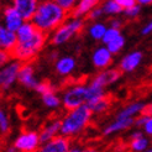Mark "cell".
I'll return each instance as SVG.
<instances>
[{
  "mask_svg": "<svg viewBox=\"0 0 152 152\" xmlns=\"http://www.w3.org/2000/svg\"><path fill=\"white\" fill-rule=\"evenodd\" d=\"M103 16H104V12H103L102 6L98 5L96 7H94V9L88 14V16L86 19L88 21H90V22H96V21H102V18Z\"/></svg>",
  "mask_w": 152,
  "mask_h": 152,
  "instance_id": "d6a6232c",
  "label": "cell"
},
{
  "mask_svg": "<svg viewBox=\"0 0 152 152\" xmlns=\"http://www.w3.org/2000/svg\"><path fill=\"white\" fill-rule=\"evenodd\" d=\"M37 152H39V151H37Z\"/></svg>",
  "mask_w": 152,
  "mask_h": 152,
  "instance_id": "c3c4849f",
  "label": "cell"
},
{
  "mask_svg": "<svg viewBox=\"0 0 152 152\" xmlns=\"http://www.w3.org/2000/svg\"><path fill=\"white\" fill-rule=\"evenodd\" d=\"M143 114H146V115H152V102L150 104H146V108H145Z\"/></svg>",
  "mask_w": 152,
  "mask_h": 152,
  "instance_id": "7bdbcfd3",
  "label": "cell"
},
{
  "mask_svg": "<svg viewBox=\"0 0 152 152\" xmlns=\"http://www.w3.org/2000/svg\"><path fill=\"white\" fill-rule=\"evenodd\" d=\"M111 104H113L111 98L109 95H105L104 98L89 104L88 106L90 108V110H92L94 115H102V114H105L109 111V109L111 108Z\"/></svg>",
  "mask_w": 152,
  "mask_h": 152,
  "instance_id": "cb8c5ba5",
  "label": "cell"
},
{
  "mask_svg": "<svg viewBox=\"0 0 152 152\" xmlns=\"http://www.w3.org/2000/svg\"><path fill=\"white\" fill-rule=\"evenodd\" d=\"M0 22L7 30H10L12 32H18V30L24 25L25 20L22 19L21 15L10 4V5L4 6V9L1 11V20H0Z\"/></svg>",
  "mask_w": 152,
  "mask_h": 152,
  "instance_id": "30bf717a",
  "label": "cell"
},
{
  "mask_svg": "<svg viewBox=\"0 0 152 152\" xmlns=\"http://www.w3.org/2000/svg\"><path fill=\"white\" fill-rule=\"evenodd\" d=\"M99 1H104V0H99Z\"/></svg>",
  "mask_w": 152,
  "mask_h": 152,
  "instance_id": "7dc6e473",
  "label": "cell"
},
{
  "mask_svg": "<svg viewBox=\"0 0 152 152\" xmlns=\"http://www.w3.org/2000/svg\"><path fill=\"white\" fill-rule=\"evenodd\" d=\"M94 114L88 105H82L79 108L67 110L61 118V135L68 139H73L82 135L89 125L92 124Z\"/></svg>",
  "mask_w": 152,
  "mask_h": 152,
  "instance_id": "7a4b0ae2",
  "label": "cell"
},
{
  "mask_svg": "<svg viewBox=\"0 0 152 152\" xmlns=\"http://www.w3.org/2000/svg\"><path fill=\"white\" fill-rule=\"evenodd\" d=\"M41 102L50 110H57L62 106V99H61V95L57 93V90L41 95Z\"/></svg>",
  "mask_w": 152,
  "mask_h": 152,
  "instance_id": "7402d4cb",
  "label": "cell"
},
{
  "mask_svg": "<svg viewBox=\"0 0 152 152\" xmlns=\"http://www.w3.org/2000/svg\"><path fill=\"white\" fill-rule=\"evenodd\" d=\"M151 34H152V20L147 21L146 24L142 26V28H141V35L142 36H148Z\"/></svg>",
  "mask_w": 152,
  "mask_h": 152,
  "instance_id": "f35d334b",
  "label": "cell"
},
{
  "mask_svg": "<svg viewBox=\"0 0 152 152\" xmlns=\"http://www.w3.org/2000/svg\"><path fill=\"white\" fill-rule=\"evenodd\" d=\"M84 148H86V146H82V145H78V143H74V145L71 146L69 152H84Z\"/></svg>",
  "mask_w": 152,
  "mask_h": 152,
  "instance_id": "60d3db41",
  "label": "cell"
},
{
  "mask_svg": "<svg viewBox=\"0 0 152 152\" xmlns=\"http://www.w3.org/2000/svg\"><path fill=\"white\" fill-rule=\"evenodd\" d=\"M62 106L66 110H72L88 104V83L74 82L62 90Z\"/></svg>",
  "mask_w": 152,
  "mask_h": 152,
  "instance_id": "5b68a950",
  "label": "cell"
},
{
  "mask_svg": "<svg viewBox=\"0 0 152 152\" xmlns=\"http://www.w3.org/2000/svg\"><path fill=\"white\" fill-rule=\"evenodd\" d=\"M77 69V59L73 56H59V58L55 62L56 74L62 78L72 75Z\"/></svg>",
  "mask_w": 152,
  "mask_h": 152,
  "instance_id": "2e32d148",
  "label": "cell"
},
{
  "mask_svg": "<svg viewBox=\"0 0 152 152\" xmlns=\"http://www.w3.org/2000/svg\"><path fill=\"white\" fill-rule=\"evenodd\" d=\"M121 75H123V73H121V71L118 67H110L108 69L99 71L96 74H94L88 83L96 88L105 90L108 87L118 83L121 79Z\"/></svg>",
  "mask_w": 152,
  "mask_h": 152,
  "instance_id": "ba28073f",
  "label": "cell"
},
{
  "mask_svg": "<svg viewBox=\"0 0 152 152\" xmlns=\"http://www.w3.org/2000/svg\"><path fill=\"white\" fill-rule=\"evenodd\" d=\"M151 146V140L146 135L140 136L137 139H130L127 147L131 152H145Z\"/></svg>",
  "mask_w": 152,
  "mask_h": 152,
  "instance_id": "d4e9b609",
  "label": "cell"
},
{
  "mask_svg": "<svg viewBox=\"0 0 152 152\" xmlns=\"http://www.w3.org/2000/svg\"><path fill=\"white\" fill-rule=\"evenodd\" d=\"M47 42H48V36L41 32L40 30H37L35 35L31 36L30 39L18 42L16 47L11 52V57L14 59H18L21 63L32 62L43 51Z\"/></svg>",
  "mask_w": 152,
  "mask_h": 152,
  "instance_id": "3957f363",
  "label": "cell"
},
{
  "mask_svg": "<svg viewBox=\"0 0 152 152\" xmlns=\"http://www.w3.org/2000/svg\"><path fill=\"white\" fill-rule=\"evenodd\" d=\"M68 18L69 14L55 3V0H40L31 22L37 30L50 36L61 25H63Z\"/></svg>",
  "mask_w": 152,
  "mask_h": 152,
  "instance_id": "6da1fadb",
  "label": "cell"
},
{
  "mask_svg": "<svg viewBox=\"0 0 152 152\" xmlns=\"http://www.w3.org/2000/svg\"><path fill=\"white\" fill-rule=\"evenodd\" d=\"M142 59H143V53L141 51L139 50L131 51L119 61L118 68L121 71V73H132L140 67V64L142 63Z\"/></svg>",
  "mask_w": 152,
  "mask_h": 152,
  "instance_id": "7c38bea8",
  "label": "cell"
},
{
  "mask_svg": "<svg viewBox=\"0 0 152 152\" xmlns=\"http://www.w3.org/2000/svg\"><path fill=\"white\" fill-rule=\"evenodd\" d=\"M146 108V104L143 102H132L126 104L124 108H121L115 118L119 119H136L137 116H140L141 114H143Z\"/></svg>",
  "mask_w": 152,
  "mask_h": 152,
  "instance_id": "ac0fdd59",
  "label": "cell"
},
{
  "mask_svg": "<svg viewBox=\"0 0 152 152\" xmlns=\"http://www.w3.org/2000/svg\"><path fill=\"white\" fill-rule=\"evenodd\" d=\"M84 152H99V151H98L96 148H94V147H86Z\"/></svg>",
  "mask_w": 152,
  "mask_h": 152,
  "instance_id": "f6af8a7d",
  "label": "cell"
},
{
  "mask_svg": "<svg viewBox=\"0 0 152 152\" xmlns=\"http://www.w3.org/2000/svg\"><path fill=\"white\" fill-rule=\"evenodd\" d=\"M78 1L79 0H55V3H57L63 10H66L69 15L74 10V7L77 6Z\"/></svg>",
  "mask_w": 152,
  "mask_h": 152,
  "instance_id": "1f68e13d",
  "label": "cell"
},
{
  "mask_svg": "<svg viewBox=\"0 0 152 152\" xmlns=\"http://www.w3.org/2000/svg\"><path fill=\"white\" fill-rule=\"evenodd\" d=\"M40 0H11V5L25 21H31L39 7Z\"/></svg>",
  "mask_w": 152,
  "mask_h": 152,
  "instance_id": "9a60e30c",
  "label": "cell"
},
{
  "mask_svg": "<svg viewBox=\"0 0 152 152\" xmlns=\"http://www.w3.org/2000/svg\"><path fill=\"white\" fill-rule=\"evenodd\" d=\"M147 118H148V115H146V114H141L140 116L136 118L135 119V126H136V129H142V126L145 125V123H146Z\"/></svg>",
  "mask_w": 152,
  "mask_h": 152,
  "instance_id": "d590c367",
  "label": "cell"
},
{
  "mask_svg": "<svg viewBox=\"0 0 152 152\" xmlns=\"http://www.w3.org/2000/svg\"><path fill=\"white\" fill-rule=\"evenodd\" d=\"M123 25H124V21L121 19H119V18H111L109 20L108 27L115 28V30H121V28H123Z\"/></svg>",
  "mask_w": 152,
  "mask_h": 152,
  "instance_id": "e575fe53",
  "label": "cell"
},
{
  "mask_svg": "<svg viewBox=\"0 0 152 152\" xmlns=\"http://www.w3.org/2000/svg\"><path fill=\"white\" fill-rule=\"evenodd\" d=\"M18 45V36L16 32H12L7 30L0 22V51L7 52L11 55V52Z\"/></svg>",
  "mask_w": 152,
  "mask_h": 152,
  "instance_id": "e0dca14e",
  "label": "cell"
},
{
  "mask_svg": "<svg viewBox=\"0 0 152 152\" xmlns=\"http://www.w3.org/2000/svg\"><path fill=\"white\" fill-rule=\"evenodd\" d=\"M108 30V25L103 21H96V22H90V25L87 27V34L92 40L94 41H100Z\"/></svg>",
  "mask_w": 152,
  "mask_h": 152,
  "instance_id": "44dd1931",
  "label": "cell"
},
{
  "mask_svg": "<svg viewBox=\"0 0 152 152\" xmlns=\"http://www.w3.org/2000/svg\"><path fill=\"white\" fill-rule=\"evenodd\" d=\"M21 62L11 58L4 67L0 68V92H7L18 83Z\"/></svg>",
  "mask_w": 152,
  "mask_h": 152,
  "instance_id": "52a82bcc",
  "label": "cell"
},
{
  "mask_svg": "<svg viewBox=\"0 0 152 152\" xmlns=\"http://www.w3.org/2000/svg\"><path fill=\"white\" fill-rule=\"evenodd\" d=\"M98 5H100L99 0H79L77 6L71 12V16L78 18V19H86L88 16V14Z\"/></svg>",
  "mask_w": 152,
  "mask_h": 152,
  "instance_id": "ffe728a7",
  "label": "cell"
},
{
  "mask_svg": "<svg viewBox=\"0 0 152 152\" xmlns=\"http://www.w3.org/2000/svg\"><path fill=\"white\" fill-rule=\"evenodd\" d=\"M72 146L71 139L66 137L63 135H58L52 140L43 142L39 152H69Z\"/></svg>",
  "mask_w": 152,
  "mask_h": 152,
  "instance_id": "4fadbf2b",
  "label": "cell"
},
{
  "mask_svg": "<svg viewBox=\"0 0 152 152\" xmlns=\"http://www.w3.org/2000/svg\"><path fill=\"white\" fill-rule=\"evenodd\" d=\"M40 132V139L41 142H47L50 140H52L53 137L61 135V120L59 119H51L48 120L46 124H45Z\"/></svg>",
  "mask_w": 152,
  "mask_h": 152,
  "instance_id": "d6986e66",
  "label": "cell"
},
{
  "mask_svg": "<svg viewBox=\"0 0 152 152\" xmlns=\"http://www.w3.org/2000/svg\"><path fill=\"white\" fill-rule=\"evenodd\" d=\"M145 152H152V145H151V146H150V147H148V148H147Z\"/></svg>",
  "mask_w": 152,
  "mask_h": 152,
  "instance_id": "bcb514c9",
  "label": "cell"
},
{
  "mask_svg": "<svg viewBox=\"0 0 152 152\" xmlns=\"http://www.w3.org/2000/svg\"><path fill=\"white\" fill-rule=\"evenodd\" d=\"M140 6H148V5H152V0H136Z\"/></svg>",
  "mask_w": 152,
  "mask_h": 152,
  "instance_id": "b9f144b4",
  "label": "cell"
},
{
  "mask_svg": "<svg viewBox=\"0 0 152 152\" xmlns=\"http://www.w3.org/2000/svg\"><path fill=\"white\" fill-rule=\"evenodd\" d=\"M115 1L123 7V10L125 9H129V7H131L134 5H136L137 3H136V0H115Z\"/></svg>",
  "mask_w": 152,
  "mask_h": 152,
  "instance_id": "8d00e7d4",
  "label": "cell"
},
{
  "mask_svg": "<svg viewBox=\"0 0 152 152\" xmlns=\"http://www.w3.org/2000/svg\"><path fill=\"white\" fill-rule=\"evenodd\" d=\"M4 152H18L16 150H15V147H14V145L11 143V145H7L5 148H4Z\"/></svg>",
  "mask_w": 152,
  "mask_h": 152,
  "instance_id": "ee69618b",
  "label": "cell"
},
{
  "mask_svg": "<svg viewBox=\"0 0 152 152\" xmlns=\"http://www.w3.org/2000/svg\"><path fill=\"white\" fill-rule=\"evenodd\" d=\"M86 27V19L69 16L63 25H61L55 32L48 36V43L53 47H59L68 43L78 36Z\"/></svg>",
  "mask_w": 152,
  "mask_h": 152,
  "instance_id": "277c9868",
  "label": "cell"
},
{
  "mask_svg": "<svg viewBox=\"0 0 152 152\" xmlns=\"http://www.w3.org/2000/svg\"><path fill=\"white\" fill-rule=\"evenodd\" d=\"M120 35H121V30H115V28L108 27V30H106V32H105V35L103 37V40H102V43L103 45H108L113 40H115L116 37H119Z\"/></svg>",
  "mask_w": 152,
  "mask_h": 152,
  "instance_id": "4dcf8cb0",
  "label": "cell"
},
{
  "mask_svg": "<svg viewBox=\"0 0 152 152\" xmlns=\"http://www.w3.org/2000/svg\"><path fill=\"white\" fill-rule=\"evenodd\" d=\"M141 130L143 131V134H145L147 137H152V115H148L146 123L142 126Z\"/></svg>",
  "mask_w": 152,
  "mask_h": 152,
  "instance_id": "836d02e7",
  "label": "cell"
},
{
  "mask_svg": "<svg viewBox=\"0 0 152 152\" xmlns=\"http://www.w3.org/2000/svg\"><path fill=\"white\" fill-rule=\"evenodd\" d=\"M103 12H104V16H108V18H118L119 15H121L124 12L123 7H121L115 0H104L100 4Z\"/></svg>",
  "mask_w": 152,
  "mask_h": 152,
  "instance_id": "603a6c76",
  "label": "cell"
},
{
  "mask_svg": "<svg viewBox=\"0 0 152 152\" xmlns=\"http://www.w3.org/2000/svg\"><path fill=\"white\" fill-rule=\"evenodd\" d=\"M34 90L41 96V95L46 94V93L55 92V90H57V89H56V86L53 84V83H51L50 80H41V82H39V84L36 86V88Z\"/></svg>",
  "mask_w": 152,
  "mask_h": 152,
  "instance_id": "f1b7e54d",
  "label": "cell"
},
{
  "mask_svg": "<svg viewBox=\"0 0 152 152\" xmlns=\"http://www.w3.org/2000/svg\"><path fill=\"white\" fill-rule=\"evenodd\" d=\"M90 61H92V64L95 69L104 71L111 67L114 62V55L108 50L105 45H100V46H98L93 50Z\"/></svg>",
  "mask_w": 152,
  "mask_h": 152,
  "instance_id": "9c48e42d",
  "label": "cell"
},
{
  "mask_svg": "<svg viewBox=\"0 0 152 152\" xmlns=\"http://www.w3.org/2000/svg\"><path fill=\"white\" fill-rule=\"evenodd\" d=\"M37 31L36 26L32 24L31 21H25L24 25H22L16 32V36H18V42L19 41H24V40H27L30 39L31 36L35 35V32Z\"/></svg>",
  "mask_w": 152,
  "mask_h": 152,
  "instance_id": "484cf974",
  "label": "cell"
},
{
  "mask_svg": "<svg viewBox=\"0 0 152 152\" xmlns=\"http://www.w3.org/2000/svg\"><path fill=\"white\" fill-rule=\"evenodd\" d=\"M39 79L36 75V68L32 62L22 63L19 71V78L18 83L20 86L25 87L27 89H35L36 86L39 84Z\"/></svg>",
  "mask_w": 152,
  "mask_h": 152,
  "instance_id": "8fae6325",
  "label": "cell"
},
{
  "mask_svg": "<svg viewBox=\"0 0 152 152\" xmlns=\"http://www.w3.org/2000/svg\"><path fill=\"white\" fill-rule=\"evenodd\" d=\"M125 45H126V39H125V36L121 34L119 37H116L115 40H113L110 43L105 45V46L108 47V50L113 53L114 56H115V55H119V53L124 50Z\"/></svg>",
  "mask_w": 152,
  "mask_h": 152,
  "instance_id": "83f0119b",
  "label": "cell"
},
{
  "mask_svg": "<svg viewBox=\"0 0 152 152\" xmlns=\"http://www.w3.org/2000/svg\"><path fill=\"white\" fill-rule=\"evenodd\" d=\"M11 58H12V57H11L10 53L4 52V51H0V68L4 67Z\"/></svg>",
  "mask_w": 152,
  "mask_h": 152,
  "instance_id": "74e56055",
  "label": "cell"
},
{
  "mask_svg": "<svg viewBox=\"0 0 152 152\" xmlns=\"http://www.w3.org/2000/svg\"><path fill=\"white\" fill-rule=\"evenodd\" d=\"M123 15L127 19V20H135L137 19L140 15H141V6L139 4H136L131 7H129V9H125Z\"/></svg>",
  "mask_w": 152,
  "mask_h": 152,
  "instance_id": "f546056e",
  "label": "cell"
},
{
  "mask_svg": "<svg viewBox=\"0 0 152 152\" xmlns=\"http://www.w3.org/2000/svg\"><path fill=\"white\" fill-rule=\"evenodd\" d=\"M135 126V119H119L115 118L111 123H109L108 125H105L102 130V134L105 137H110L116 134L124 132L126 130H130V129Z\"/></svg>",
  "mask_w": 152,
  "mask_h": 152,
  "instance_id": "5bb4252c",
  "label": "cell"
},
{
  "mask_svg": "<svg viewBox=\"0 0 152 152\" xmlns=\"http://www.w3.org/2000/svg\"><path fill=\"white\" fill-rule=\"evenodd\" d=\"M11 131V121L6 109L0 106V135H7Z\"/></svg>",
  "mask_w": 152,
  "mask_h": 152,
  "instance_id": "4316f807",
  "label": "cell"
},
{
  "mask_svg": "<svg viewBox=\"0 0 152 152\" xmlns=\"http://www.w3.org/2000/svg\"><path fill=\"white\" fill-rule=\"evenodd\" d=\"M12 145L18 152H37L42 145L40 132L35 129H25L15 137Z\"/></svg>",
  "mask_w": 152,
  "mask_h": 152,
  "instance_id": "8992f818",
  "label": "cell"
},
{
  "mask_svg": "<svg viewBox=\"0 0 152 152\" xmlns=\"http://www.w3.org/2000/svg\"><path fill=\"white\" fill-rule=\"evenodd\" d=\"M47 58H48L50 62H53V63H55L56 61L59 58V53H58V51H51V52L48 53Z\"/></svg>",
  "mask_w": 152,
  "mask_h": 152,
  "instance_id": "ab89813d",
  "label": "cell"
}]
</instances>
